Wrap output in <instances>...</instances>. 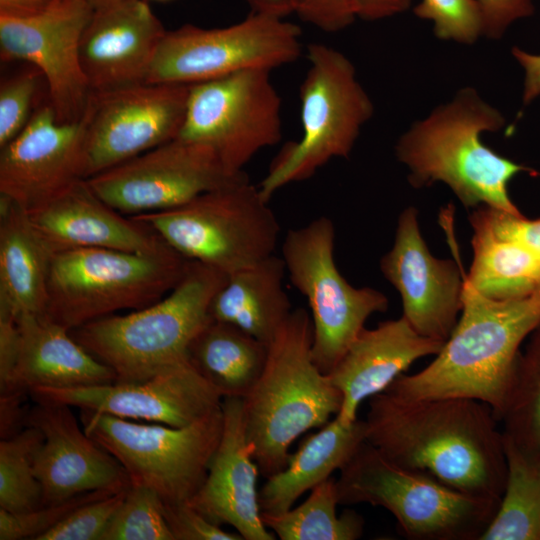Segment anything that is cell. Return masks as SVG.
I'll return each instance as SVG.
<instances>
[{
  "mask_svg": "<svg viewBox=\"0 0 540 540\" xmlns=\"http://www.w3.org/2000/svg\"><path fill=\"white\" fill-rule=\"evenodd\" d=\"M366 442L403 468L469 495L501 500L507 477L503 432L487 404L468 398L368 400Z\"/></svg>",
  "mask_w": 540,
  "mask_h": 540,
  "instance_id": "1",
  "label": "cell"
},
{
  "mask_svg": "<svg viewBox=\"0 0 540 540\" xmlns=\"http://www.w3.org/2000/svg\"><path fill=\"white\" fill-rule=\"evenodd\" d=\"M223 429L204 483L188 502L217 525H230L243 540H274L263 523L257 479L260 473L248 441L243 398L224 397Z\"/></svg>",
  "mask_w": 540,
  "mask_h": 540,
  "instance_id": "22",
  "label": "cell"
},
{
  "mask_svg": "<svg viewBox=\"0 0 540 540\" xmlns=\"http://www.w3.org/2000/svg\"><path fill=\"white\" fill-rule=\"evenodd\" d=\"M309 67L300 85L302 135L288 142L258 185L266 200L282 187L312 177L334 158H348L374 105L353 63L322 43L307 48Z\"/></svg>",
  "mask_w": 540,
  "mask_h": 540,
  "instance_id": "7",
  "label": "cell"
},
{
  "mask_svg": "<svg viewBox=\"0 0 540 540\" xmlns=\"http://www.w3.org/2000/svg\"><path fill=\"white\" fill-rule=\"evenodd\" d=\"M523 71L522 106L527 107L540 96V53H532L515 46L511 50Z\"/></svg>",
  "mask_w": 540,
  "mask_h": 540,
  "instance_id": "45",
  "label": "cell"
},
{
  "mask_svg": "<svg viewBox=\"0 0 540 540\" xmlns=\"http://www.w3.org/2000/svg\"><path fill=\"white\" fill-rule=\"evenodd\" d=\"M85 116L63 122L49 100L0 148V195L29 212L84 179Z\"/></svg>",
  "mask_w": 540,
  "mask_h": 540,
  "instance_id": "19",
  "label": "cell"
},
{
  "mask_svg": "<svg viewBox=\"0 0 540 540\" xmlns=\"http://www.w3.org/2000/svg\"><path fill=\"white\" fill-rule=\"evenodd\" d=\"M129 486L79 506L35 540H100Z\"/></svg>",
  "mask_w": 540,
  "mask_h": 540,
  "instance_id": "39",
  "label": "cell"
},
{
  "mask_svg": "<svg viewBox=\"0 0 540 540\" xmlns=\"http://www.w3.org/2000/svg\"><path fill=\"white\" fill-rule=\"evenodd\" d=\"M474 210L496 235L518 242L540 255V218L528 219L523 214L514 215L488 206Z\"/></svg>",
  "mask_w": 540,
  "mask_h": 540,
  "instance_id": "42",
  "label": "cell"
},
{
  "mask_svg": "<svg viewBox=\"0 0 540 540\" xmlns=\"http://www.w3.org/2000/svg\"><path fill=\"white\" fill-rule=\"evenodd\" d=\"M473 230V259L467 283L495 300H510L540 291V255L522 244L496 235L475 212L469 216Z\"/></svg>",
  "mask_w": 540,
  "mask_h": 540,
  "instance_id": "30",
  "label": "cell"
},
{
  "mask_svg": "<svg viewBox=\"0 0 540 540\" xmlns=\"http://www.w3.org/2000/svg\"><path fill=\"white\" fill-rule=\"evenodd\" d=\"M285 273L282 258L273 254L228 275L212 299L211 318L269 345L293 311L283 288Z\"/></svg>",
  "mask_w": 540,
  "mask_h": 540,
  "instance_id": "28",
  "label": "cell"
},
{
  "mask_svg": "<svg viewBox=\"0 0 540 540\" xmlns=\"http://www.w3.org/2000/svg\"><path fill=\"white\" fill-rule=\"evenodd\" d=\"M267 354V344L212 319L191 342L187 356L222 398H244L258 381Z\"/></svg>",
  "mask_w": 540,
  "mask_h": 540,
  "instance_id": "29",
  "label": "cell"
},
{
  "mask_svg": "<svg viewBox=\"0 0 540 540\" xmlns=\"http://www.w3.org/2000/svg\"><path fill=\"white\" fill-rule=\"evenodd\" d=\"M336 479L328 478L310 490L299 505L278 515L261 514L263 523L281 540H356L365 521L354 510L337 514Z\"/></svg>",
  "mask_w": 540,
  "mask_h": 540,
  "instance_id": "32",
  "label": "cell"
},
{
  "mask_svg": "<svg viewBox=\"0 0 540 540\" xmlns=\"http://www.w3.org/2000/svg\"><path fill=\"white\" fill-rule=\"evenodd\" d=\"M252 13L284 18L293 13V0H246Z\"/></svg>",
  "mask_w": 540,
  "mask_h": 540,
  "instance_id": "48",
  "label": "cell"
},
{
  "mask_svg": "<svg viewBox=\"0 0 540 540\" xmlns=\"http://www.w3.org/2000/svg\"><path fill=\"white\" fill-rule=\"evenodd\" d=\"M414 14L433 23L441 40L472 45L484 33L481 8L477 0H421Z\"/></svg>",
  "mask_w": 540,
  "mask_h": 540,
  "instance_id": "36",
  "label": "cell"
},
{
  "mask_svg": "<svg viewBox=\"0 0 540 540\" xmlns=\"http://www.w3.org/2000/svg\"><path fill=\"white\" fill-rule=\"evenodd\" d=\"M36 401L67 404L118 418L182 427L221 406L222 396L189 362L146 380L78 387L34 388Z\"/></svg>",
  "mask_w": 540,
  "mask_h": 540,
  "instance_id": "17",
  "label": "cell"
},
{
  "mask_svg": "<svg viewBox=\"0 0 540 540\" xmlns=\"http://www.w3.org/2000/svg\"><path fill=\"white\" fill-rule=\"evenodd\" d=\"M309 312L292 311L268 345L264 369L243 398L245 432L264 477L287 464L293 442L336 416L342 396L312 355Z\"/></svg>",
  "mask_w": 540,
  "mask_h": 540,
  "instance_id": "4",
  "label": "cell"
},
{
  "mask_svg": "<svg viewBox=\"0 0 540 540\" xmlns=\"http://www.w3.org/2000/svg\"><path fill=\"white\" fill-rule=\"evenodd\" d=\"M53 255L27 213L0 195V308L45 314Z\"/></svg>",
  "mask_w": 540,
  "mask_h": 540,
  "instance_id": "26",
  "label": "cell"
},
{
  "mask_svg": "<svg viewBox=\"0 0 540 540\" xmlns=\"http://www.w3.org/2000/svg\"><path fill=\"white\" fill-rule=\"evenodd\" d=\"M20 350L14 389L29 394L34 388H78L113 383L114 372L95 358L70 330L45 314L17 318Z\"/></svg>",
  "mask_w": 540,
  "mask_h": 540,
  "instance_id": "25",
  "label": "cell"
},
{
  "mask_svg": "<svg viewBox=\"0 0 540 540\" xmlns=\"http://www.w3.org/2000/svg\"><path fill=\"white\" fill-rule=\"evenodd\" d=\"M118 491L120 490L91 491L24 513H12L0 508V540H35L79 506Z\"/></svg>",
  "mask_w": 540,
  "mask_h": 540,
  "instance_id": "38",
  "label": "cell"
},
{
  "mask_svg": "<svg viewBox=\"0 0 540 540\" xmlns=\"http://www.w3.org/2000/svg\"><path fill=\"white\" fill-rule=\"evenodd\" d=\"M336 489L339 505L382 507L412 540H480L500 503L398 466L366 441L340 470Z\"/></svg>",
  "mask_w": 540,
  "mask_h": 540,
  "instance_id": "6",
  "label": "cell"
},
{
  "mask_svg": "<svg viewBox=\"0 0 540 540\" xmlns=\"http://www.w3.org/2000/svg\"><path fill=\"white\" fill-rule=\"evenodd\" d=\"M505 489L480 540H540V462L527 457L503 435Z\"/></svg>",
  "mask_w": 540,
  "mask_h": 540,
  "instance_id": "31",
  "label": "cell"
},
{
  "mask_svg": "<svg viewBox=\"0 0 540 540\" xmlns=\"http://www.w3.org/2000/svg\"><path fill=\"white\" fill-rule=\"evenodd\" d=\"M190 261L226 275L275 254L280 224L247 174L165 211L131 216Z\"/></svg>",
  "mask_w": 540,
  "mask_h": 540,
  "instance_id": "9",
  "label": "cell"
},
{
  "mask_svg": "<svg viewBox=\"0 0 540 540\" xmlns=\"http://www.w3.org/2000/svg\"><path fill=\"white\" fill-rule=\"evenodd\" d=\"M270 73L250 69L189 85L177 138L212 148L229 173L245 172L259 151L282 138L281 98Z\"/></svg>",
  "mask_w": 540,
  "mask_h": 540,
  "instance_id": "13",
  "label": "cell"
},
{
  "mask_svg": "<svg viewBox=\"0 0 540 540\" xmlns=\"http://www.w3.org/2000/svg\"><path fill=\"white\" fill-rule=\"evenodd\" d=\"M293 13L326 32H337L357 18L353 0H293Z\"/></svg>",
  "mask_w": 540,
  "mask_h": 540,
  "instance_id": "41",
  "label": "cell"
},
{
  "mask_svg": "<svg viewBox=\"0 0 540 540\" xmlns=\"http://www.w3.org/2000/svg\"><path fill=\"white\" fill-rule=\"evenodd\" d=\"M302 53L299 26L251 13L221 28L186 24L166 31L146 83L192 85L250 69L273 70Z\"/></svg>",
  "mask_w": 540,
  "mask_h": 540,
  "instance_id": "12",
  "label": "cell"
},
{
  "mask_svg": "<svg viewBox=\"0 0 540 540\" xmlns=\"http://www.w3.org/2000/svg\"><path fill=\"white\" fill-rule=\"evenodd\" d=\"M189 262L173 249L158 254L106 248L55 252L45 315L72 330L123 310L141 309L171 291Z\"/></svg>",
  "mask_w": 540,
  "mask_h": 540,
  "instance_id": "8",
  "label": "cell"
},
{
  "mask_svg": "<svg viewBox=\"0 0 540 540\" xmlns=\"http://www.w3.org/2000/svg\"><path fill=\"white\" fill-rule=\"evenodd\" d=\"M71 408L63 403L36 401L27 412L25 425L39 429L43 435L34 459L42 506L130 485L124 467L86 434Z\"/></svg>",
  "mask_w": 540,
  "mask_h": 540,
  "instance_id": "20",
  "label": "cell"
},
{
  "mask_svg": "<svg viewBox=\"0 0 540 540\" xmlns=\"http://www.w3.org/2000/svg\"><path fill=\"white\" fill-rule=\"evenodd\" d=\"M444 343L420 335L403 316L364 328L327 374L342 396L336 417L357 420L363 401L386 391L420 358L438 354Z\"/></svg>",
  "mask_w": 540,
  "mask_h": 540,
  "instance_id": "24",
  "label": "cell"
},
{
  "mask_svg": "<svg viewBox=\"0 0 540 540\" xmlns=\"http://www.w3.org/2000/svg\"><path fill=\"white\" fill-rule=\"evenodd\" d=\"M457 262L432 255L414 206L399 214L394 243L382 256L380 270L400 294L402 316L422 336L445 342L457 324L465 277Z\"/></svg>",
  "mask_w": 540,
  "mask_h": 540,
  "instance_id": "18",
  "label": "cell"
},
{
  "mask_svg": "<svg viewBox=\"0 0 540 540\" xmlns=\"http://www.w3.org/2000/svg\"><path fill=\"white\" fill-rule=\"evenodd\" d=\"M160 1H165V0H160Z\"/></svg>",
  "mask_w": 540,
  "mask_h": 540,
  "instance_id": "50",
  "label": "cell"
},
{
  "mask_svg": "<svg viewBox=\"0 0 540 540\" xmlns=\"http://www.w3.org/2000/svg\"><path fill=\"white\" fill-rule=\"evenodd\" d=\"M88 436L113 455L130 484L155 491L164 503H186L201 488L223 429L221 406L182 427L80 409Z\"/></svg>",
  "mask_w": 540,
  "mask_h": 540,
  "instance_id": "10",
  "label": "cell"
},
{
  "mask_svg": "<svg viewBox=\"0 0 540 540\" xmlns=\"http://www.w3.org/2000/svg\"><path fill=\"white\" fill-rule=\"evenodd\" d=\"M41 78V72L31 66L1 81L0 148L15 138L30 121L38 107L35 108V103Z\"/></svg>",
  "mask_w": 540,
  "mask_h": 540,
  "instance_id": "37",
  "label": "cell"
},
{
  "mask_svg": "<svg viewBox=\"0 0 540 540\" xmlns=\"http://www.w3.org/2000/svg\"><path fill=\"white\" fill-rule=\"evenodd\" d=\"M163 511L174 540H243L238 533L227 532L210 521L188 502H163Z\"/></svg>",
  "mask_w": 540,
  "mask_h": 540,
  "instance_id": "40",
  "label": "cell"
},
{
  "mask_svg": "<svg viewBox=\"0 0 540 540\" xmlns=\"http://www.w3.org/2000/svg\"><path fill=\"white\" fill-rule=\"evenodd\" d=\"M356 16L364 20H379L406 11L412 0H353Z\"/></svg>",
  "mask_w": 540,
  "mask_h": 540,
  "instance_id": "46",
  "label": "cell"
},
{
  "mask_svg": "<svg viewBox=\"0 0 540 540\" xmlns=\"http://www.w3.org/2000/svg\"><path fill=\"white\" fill-rule=\"evenodd\" d=\"M94 8L86 0H58L30 16L0 14L2 61H23L45 79L57 118L83 117L91 94L80 61V40Z\"/></svg>",
  "mask_w": 540,
  "mask_h": 540,
  "instance_id": "16",
  "label": "cell"
},
{
  "mask_svg": "<svg viewBox=\"0 0 540 540\" xmlns=\"http://www.w3.org/2000/svg\"><path fill=\"white\" fill-rule=\"evenodd\" d=\"M26 213L54 253L77 248H106L158 254L173 249L148 224L104 202L85 179L75 181Z\"/></svg>",
  "mask_w": 540,
  "mask_h": 540,
  "instance_id": "23",
  "label": "cell"
},
{
  "mask_svg": "<svg viewBox=\"0 0 540 540\" xmlns=\"http://www.w3.org/2000/svg\"><path fill=\"white\" fill-rule=\"evenodd\" d=\"M506 125L504 115L472 87L413 123L397 140L395 156L408 170L416 189L437 182L447 185L465 208L488 206L522 215L508 193L520 173H540L499 155L481 139Z\"/></svg>",
  "mask_w": 540,
  "mask_h": 540,
  "instance_id": "3",
  "label": "cell"
},
{
  "mask_svg": "<svg viewBox=\"0 0 540 540\" xmlns=\"http://www.w3.org/2000/svg\"><path fill=\"white\" fill-rule=\"evenodd\" d=\"M364 441L365 420L344 423L334 416L290 454L281 471L266 478L259 491L261 514L288 511L305 492L340 471Z\"/></svg>",
  "mask_w": 540,
  "mask_h": 540,
  "instance_id": "27",
  "label": "cell"
},
{
  "mask_svg": "<svg viewBox=\"0 0 540 540\" xmlns=\"http://www.w3.org/2000/svg\"><path fill=\"white\" fill-rule=\"evenodd\" d=\"M19 350L20 331L17 317L7 309L0 308V395L17 392L14 389V373Z\"/></svg>",
  "mask_w": 540,
  "mask_h": 540,
  "instance_id": "44",
  "label": "cell"
},
{
  "mask_svg": "<svg viewBox=\"0 0 540 540\" xmlns=\"http://www.w3.org/2000/svg\"><path fill=\"white\" fill-rule=\"evenodd\" d=\"M333 221L320 216L290 229L281 258L293 286L306 297L313 326L312 355L325 374L332 371L368 318L388 309L384 293L355 287L340 273L334 258Z\"/></svg>",
  "mask_w": 540,
  "mask_h": 540,
  "instance_id": "11",
  "label": "cell"
},
{
  "mask_svg": "<svg viewBox=\"0 0 540 540\" xmlns=\"http://www.w3.org/2000/svg\"><path fill=\"white\" fill-rule=\"evenodd\" d=\"M100 540H174L163 500L147 487L130 484Z\"/></svg>",
  "mask_w": 540,
  "mask_h": 540,
  "instance_id": "35",
  "label": "cell"
},
{
  "mask_svg": "<svg viewBox=\"0 0 540 540\" xmlns=\"http://www.w3.org/2000/svg\"><path fill=\"white\" fill-rule=\"evenodd\" d=\"M540 323V291L495 300L464 277L462 309L455 328L422 370L399 376L386 390L408 400L468 398L492 408L499 421L521 347Z\"/></svg>",
  "mask_w": 540,
  "mask_h": 540,
  "instance_id": "2",
  "label": "cell"
},
{
  "mask_svg": "<svg viewBox=\"0 0 540 540\" xmlns=\"http://www.w3.org/2000/svg\"><path fill=\"white\" fill-rule=\"evenodd\" d=\"M189 85L140 83L91 91L84 113V179L177 138Z\"/></svg>",
  "mask_w": 540,
  "mask_h": 540,
  "instance_id": "14",
  "label": "cell"
},
{
  "mask_svg": "<svg viewBox=\"0 0 540 540\" xmlns=\"http://www.w3.org/2000/svg\"><path fill=\"white\" fill-rule=\"evenodd\" d=\"M94 9L102 6L110 5L122 0H86Z\"/></svg>",
  "mask_w": 540,
  "mask_h": 540,
  "instance_id": "49",
  "label": "cell"
},
{
  "mask_svg": "<svg viewBox=\"0 0 540 540\" xmlns=\"http://www.w3.org/2000/svg\"><path fill=\"white\" fill-rule=\"evenodd\" d=\"M483 16V36L501 38L516 21L534 13L533 0H477Z\"/></svg>",
  "mask_w": 540,
  "mask_h": 540,
  "instance_id": "43",
  "label": "cell"
},
{
  "mask_svg": "<svg viewBox=\"0 0 540 540\" xmlns=\"http://www.w3.org/2000/svg\"><path fill=\"white\" fill-rule=\"evenodd\" d=\"M43 441L41 431L25 426L0 441V508L12 513L42 506V488L35 475V454Z\"/></svg>",
  "mask_w": 540,
  "mask_h": 540,
  "instance_id": "34",
  "label": "cell"
},
{
  "mask_svg": "<svg viewBox=\"0 0 540 540\" xmlns=\"http://www.w3.org/2000/svg\"><path fill=\"white\" fill-rule=\"evenodd\" d=\"M58 0H0V14L16 17L40 13Z\"/></svg>",
  "mask_w": 540,
  "mask_h": 540,
  "instance_id": "47",
  "label": "cell"
},
{
  "mask_svg": "<svg viewBox=\"0 0 540 540\" xmlns=\"http://www.w3.org/2000/svg\"><path fill=\"white\" fill-rule=\"evenodd\" d=\"M166 31L144 0L95 8L80 40L81 66L91 91L146 83Z\"/></svg>",
  "mask_w": 540,
  "mask_h": 540,
  "instance_id": "21",
  "label": "cell"
},
{
  "mask_svg": "<svg viewBox=\"0 0 540 540\" xmlns=\"http://www.w3.org/2000/svg\"><path fill=\"white\" fill-rule=\"evenodd\" d=\"M231 174L207 145L179 138L85 179L126 216L169 210L242 176Z\"/></svg>",
  "mask_w": 540,
  "mask_h": 540,
  "instance_id": "15",
  "label": "cell"
},
{
  "mask_svg": "<svg viewBox=\"0 0 540 540\" xmlns=\"http://www.w3.org/2000/svg\"><path fill=\"white\" fill-rule=\"evenodd\" d=\"M227 276L190 261L181 280L158 301L91 321L70 333L114 372L115 382L146 380L188 360V348L212 320V299Z\"/></svg>",
  "mask_w": 540,
  "mask_h": 540,
  "instance_id": "5",
  "label": "cell"
},
{
  "mask_svg": "<svg viewBox=\"0 0 540 540\" xmlns=\"http://www.w3.org/2000/svg\"><path fill=\"white\" fill-rule=\"evenodd\" d=\"M499 422L505 437L527 457L540 462V323L521 349Z\"/></svg>",
  "mask_w": 540,
  "mask_h": 540,
  "instance_id": "33",
  "label": "cell"
}]
</instances>
